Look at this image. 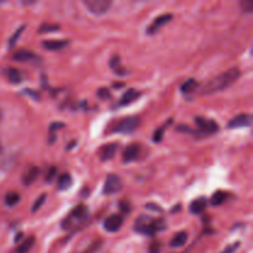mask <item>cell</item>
<instances>
[{
  "label": "cell",
  "mask_w": 253,
  "mask_h": 253,
  "mask_svg": "<svg viewBox=\"0 0 253 253\" xmlns=\"http://www.w3.org/2000/svg\"><path fill=\"white\" fill-rule=\"evenodd\" d=\"M207 205H208V202L205 198H198V199H195L194 202L190 203V207H189V210L192 214H202V212L205 211V209H207Z\"/></svg>",
  "instance_id": "obj_15"
},
{
  "label": "cell",
  "mask_w": 253,
  "mask_h": 253,
  "mask_svg": "<svg viewBox=\"0 0 253 253\" xmlns=\"http://www.w3.org/2000/svg\"><path fill=\"white\" fill-rule=\"evenodd\" d=\"M72 184H73V179H72V175L69 173H63L58 178V182H57V187H58L59 190L69 189Z\"/></svg>",
  "instance_id": "obj_21"
},
{
  "label": "cell",
  "mask_w": 253,
  "mask_h": 253,
  "mask_svg": "<svg viewBox=\"0 0 253 253\" xmlns=\"http://www.w3.org/2000/svg\"><path fill=\"white\" fill-rule=\"evenodd\" d=\"M165 229L166 222L163 220H155L150 216H140L135 224L136 231L147 236H155L158 231Z\"/></svg>",
  "instance_id": "obj_2"
},
{
  "label": "cell",
  "mask_w": 253,
  "mask_h": 253,
  "mask_svg": "<svg viewBox=\"0 0 253 253\" xmlns=\"http://www.w3.org/2000/svg\"><path fill=\"white\" fill-rule=\"evenodd\" d=\"M12 59L16 62H32V63H36V62L41 61L39 56L34 52H31L30 49H19L14 53L12 56Z\"/></svg>",
  "instance_id": "obj_10"
},
{
  "label": "cell",
  "mask_w": 253,
  "mask_h": 253,
  "mask_svg": "<svg viewBox=\"0 0 253 253\" xmlns=\"http://www.w3.org/2000/svg\"><path fill=\"white\" fill-rule=\"evenodd\" d=\"M25 93L30 94V95H31L32 98H35V100H39V99H40V94H39V93H35V91L30 90V89H27V90H25Z\"/></svg>",
  "instance_id": "obj_38"
},
{
  "label": "cell",
  "mask_w": 253,
  "mask_h": 253,
  "mask_svg": "<svg viewBox=\"0 0 253 253\" xmlns=\"http://www.w3.org/2000/svg\"><path fill=\"white\" fill-rule=\"evenodd\" d=\"M146 208L150 210H155V211H157V212H162V209H161V208L156 204H151V203H148V204L146 205Z\"/></svg>",
  "instance_id": "obj_37"
},
{
  "label": "cell",
  "mask_w": 253,
  "mask_h": 253,
  "mask_svg": "<svg viewBox=\"0 0 253 253\" xmlns=\"http://www.w3.org/2000/svg\"><path fill=\"white\" fill-rule=\"evenodd\" d=\"M1 118H2V114H1V110H0V121H1Z\"/></svg>",
  "instance_id": "obj_39"
},
{
  "label": "cell",
  "mask_w": 253,
  "mask_h": 253,
  "mask_svg": "<svg viewBox=\"0 0 253 253\" xmlns=\"http://www.w3.org/2000/svg\"><path fill=\"white\" fill-rule=\"evenodd\" d=\"M188 241V234L185 231H180L178 234H175L173 236V239L170 240L169 246L173 247V249H177V247H182L187 244Z\"/></svg>",
  "instance_id": "obj_18"
},
{
  "label": "cell",
  "mask_w": 253,
  "mask_h": 253,
  "mask_svg": "<svg viewBox=\"0 0 253 253\" xmlns=\"http://www.w3.org/2000/svg\"><path fill=\"white\" fill-rule=\"evenodd\" d=\"M141 147L137 143H131V145L126 146V148L124 150L123 153V162L124 163H131L135 162L138 158V155H140Z\"/></svg>",
  "instance_id": "obj_12"
},
{
  "label": "cell",
  "mask_w": 253,
  "mask_h": 253,
  "mask_svg": "<svg viewBox=\"0 0 253 253\" xmlns=\"http://www.w3.org/2000/svg\"><path fill=\"white\" fill-rule=\"evenodd\" d=\"M161 251V242L155 241L151 244L150 246V253H160Z\"/></svg>",
  "instance_id": "obj_35"
},
{
  "label": "cell",
  "mask_w": 253,
  "mask_h": 253,
  "mask_svg": "<svg viewBox=\"0 0 253 253\" xmlns=\"http://www.w3.org/2000/svg\"><path fill=\"white\" fill-rule=\"evenodd\" d=\"M19 202H20V195L15 192L7 193L6 197H5V204L10 208L15 207Z\"/></svg>",
  "instance_id": "obj_25"
},
{
  "label": "cell",
  "mask_w": 253,
  "mask_h": 253,
  "mask_svg": "<svg viewBox=\"0 0 253 253\" xmlns=\"http://www.w3.org/2000/svg\"><path fill=\"white\" fill-rule=\"evenodd\" d=\"M110 67H111V69H113L114 73L118 74V76H125V74H127L126 69L124 68L123 66H121L120 58H119V56H115V57H113V58H111Z\"/></svg>",
  "instance_id": "obj_22"
},
{
  "label": "cell",
  "mask_w": 253,
  "mask_h": 253,
  "mask_svg": "<svg viewBox=\"0 0 253 253\" xmlns=\"http://www.w3.org/2000/svg\"><path fill=\"white\" fill-rule=\"evenodd\" d=\"M86 216H88V209H86V207L79 205V207H77L76 209L71 212V215L64 220L63 229H69V227L73 225L74 221H83V220L86 219Z\"/></svg>",
  "instance_id": "obj_6"
},
{
  "label": "cell",
  "mask_w": 253,
  "mask_h": 253,
  "mask_svg": "<svg viewBox=\"0 0 253 253\" xmlns=\"http://www.w3.org/2000/svg\"><path fill=\"white\" fill-rule=\"evenodd\" d=\"M121 189H123V180H121V178L116 174H109L106 177L105 183H104V194H118L119 192H121Z\"/></svg>",
  "instance_id": "obj_5"
},
{
  "label": "cell",
  "mask_w": 253,
  "mask_h": 253,
  "mask_svg": "<svg viewBox=\"0 0 253 253\" xmlns=\"http://www.w3.org/2000/svg\"><path fill=\"white\" fill-rule=\"evenodd\" d=\"M240 6H241L242 11L253 12V1L251 0H244V1L240 2Z\"/></svg>",
  "instance_id": "obj_31"
},
{
  "label": "cell",
  "mask_w": 253,
  "mask_h": 253,
  "mask_svg": "<svg viewBox=\"0 0 253 253\" xmlns=\"http://www.w3.org/2000/svg\"><path fill=\"white\" fill-rule=\"evenodd\" d=\"M239 246H240V242H235V244L230 245V246L227 247V249L225 250V251L222 253H235V252H236V250L239 249Z\"/></svg>",
  "instance_id": "obj_36"
},
{
  "label": "cell",
  "mask_w": 253,
  "mask_h": 253,
  "mask_svg": "<svg viewBox=\"0 0 253 253\" xmlns=\"http://www.w3.org/2000/svg\"><path fill=\"white\" fill-rule=\"evenodd\" d=\"M39 174H40L39 168L30 167L29 169L24 173V175H22V183H24V185H27V187H29V185H31L32 183L37 179Z\"/></svg>",
  "instance_id": "obj_16"
},
{
  "label": "cell",
  "mask_w": 253,
  "mask_h": 253,
  "mask_svg": "<svg viewBox=\"0 0 253 253\" xmlns=\"http://www.w3.org/2000/svg\"><path fill=\"white\" fill-rule=\"evenodd\" d=\"M195 124L199 127V131L205 135H212V133L217 132L219 131V125L217 123H215L214 120H210V119H205V118H195Z\"/></svg>",
  "instance_id": "obj_7"
},
{
  "label": "cell",
  "mask_w": 253,
  "mask_h": 253,
  "mask_svg": "<svg viewBox=\"0 0 253 253\" xmlns=\"http://www.w3.org/2000/svg\"><path fill=\"white\" fill-rule=\"evenodd\" d=\"M46 198H47V195H46V194H41V195H40V197L37 198L36 202H35L34 204H32L31 212H36V211H39L40 208H41L42 205H43V203H44V200H46Z\"/></svg>",
  "instance_id": "obj_28"
},
{
  "label": "cell",
  "mask_w": 253,
  "mask_h": 253,
  "mask_svg": "<svg viewBox=\"0 0 253 253\" xmlns=\"http://www.w3.org/2000/svg\"><path fill=\"white\" fill-rule=\"evenodd\" d=\"M59 26L58 25H52V24H42L39 27L40 34H46V32H56L58 31Z\"/></svg>",
  "instance_id": "obj_27"
},
{
  "label": "cell",
  "mask_w": 253,
  "mask_h": 253,
  "mask_svg": "<svg viewBox=\"0 0 253 253\" xmlns=\"http://www.w3.org/2000/svg\"><path fill=\"white\" fill-rule=\"evenodd\" d=\"M34 245H35V237L34 236L26 237V240H24V242L17 246V249L15 250V253H29L32 250V247H34Z\"/></svg>",
  "instance_id": "obj_20"
},
{
  "label": "cell",
  "mask_w": 253,
  "mask_h": 253,
  "mask_svg": "<svg viewBox=\"0 0 253 253\" xmlns=\"http://www.w3.org/2000/svg\"><path fill=\"white\" fill-rule=\"evenodd\" d=\"M83 4L90 14L100 16L109 11L113 2L110 0H84Z\"/></svg>",
  "instance_id": "obj_4"
},
{
  "label": "cell",
  "mask_w": 253,
  "mask_h": 253,
  "mask_svg": "<svg viewBox=\"0 0 253 253\" xmlns=\"http://www.w3.org/2000/svg\"><path fill=\"white\" fill-rule=\"evenodd\" d=\"M24 29H25V26L19 27V29L16 30V32H15V34L12 35L11 39H10V41H9V46H10V47H12L15 43H16L17 40H19V37H20V35H21L22 31H24Z\"/></svg>",
  "instance_id": "obj_32"
},
{
  "label": "cell",
  "mask_w": 253,
  "mask_h": 253,
  "mask_svg": "<svg viewBox=\"0 0 253 253\" xmlns=\"http://www.w3.org/2000/svg\"><path fill=\"white\" fill-rule=\"evenodd\" d=\"M69 43V41L67 40H46V41L42 42V46L47 49V51H61L63 49L67 44Z\"/></svg>",
  "instance_id": "obj_14"
},
{
  "label": "cell",
  "mask_w": 253,
  "mask_h": 253,
  "mask_svg": "<svg viewBox=\"0 0 253 253\" xmlns=\"http://www.w3.org/2000/svg\"><path fill=\"white\" fill-rule=\"evenodd\" d=\"M101 247H103V240H94L83 253H98L101 250Z\"/></svg>",
  "instance_id": "obj_26"
},
{
  "label": "cell",
  "mask_w": 253,
  "mask_h": 253,
  "mask_svg": "<svg viewBox=\"0 0 253 253\" xmlns=\"http://www.w3.org/2000/svg\"><path fill=\"white\" fill-rule=\"evenodd\" d=\"M124 224V217L121 215H110L104 221V230L108 232H116L121 229Z\"/></svg>",
  "instance_id": "obj_11"
},
{
  "label": "cell",
  "mask_w": 253,
  "mask_h": 253,
  "mask_svg": "<svg viewBox=\"0 0 253 253\" xmlns=\"http://www.w3.org/2000/svg\"><path fill=\"white\" fill-rule=\"evenodd\" d=\"M240 76H241V72L236 67L227 69L226 72L214 77L207 84H204L203 89L200 90V94L202 95H211V94L217 93V91L225 90L234 83H236Z\"/></svg>",
  "instance_id": "obj_1"
},
{
  "label": "cell",
  "mask_w": 253,
  "mask_h": 253,
  "mask_svg": "<svg viewBox=\"0 0 253 253\" xmlns=\"http://www.w3.org/2000/svg\"><path fill=\"white\" fill-rule=\"evenodd\" d=\"M119 207H120L121 211L125 212V214H128V212L131 211V203L128 202V200H123V202H120Z\"/></svg>",
  "instance_id": "obj_34"
},
{
  "label": "cell",
  "mask_w": 253,
  "mask_h": 253,
  "mask_svg": "<svg viewBox=\"0 0 253 253\" xmlns=\"http://www.w3.org/2000/svg\"><path fill=\"white\" fill-rule=\"evenodd\" d=\"M165 131H166V125L158 128V130L153 133V142H161L163 138V133H165Z\"/></svg>",
  "instance_id": "obj_33"
},
{
  "label": "cell",
  "mask_w": 253,
  "mask_h": 253,
  "mask_svg": "<svg viewBox=\"0 0 253 253\" xmlns=\"http://www.w3.org/2000/svg\"><path fill=\"white\" fill-rule=\"evenodd\" d=\"M173 15L172 14H163L161 16L156 17L155 20L152 21V24L147 27V34L148 35H155L160 31V29L165 25H167L168 22L172 21Z\"/></svg>",
  "instance_id": "obj_8"
},
{
  "label": "cell",
  "mask_w": 253,
  "mask_h": 253,
  "mask_svg": "<svg viewBox=\"0 0 253 253\" xmlns=\"http://www.w3.org/2000/svg\"><path fill=\"white\" fill-rule=\"evenodd\" d=\"M252 116L250 114H240L229 121V128H241L251 126Z\"/></svg>",
  "instance_id": "obj_9"
},
{
  "label": "cell",
  "mask_w": 253,
  "mask_h": 253,
  "mask_svg": "<svg viewBox=\"0 0 253 253\" xmlns=\"http://www.w3.org/2000/svg\"><path fill=\"white\" fill-rule=\"evenodd\" d=\"M140 95H141V93L138 90H136V89H133V88L128 89V90H126L125 94L121 96L120 105H128V104H131L132 101H135Z\"/></svg>",
  "instance_id": "obj_17"
},
{
  "label": "cell",
  "mask_w": 253,
  "mask_h": 253,
  "mask_svg": "<svg viewBox=\"0 0 253 253\" xmlns=\"http://www.w3.org/2000/svg\"><path fill=\"white\" fill-rule=\"evenodd\" d=\"M225 199H226V194L224 192H221V190H217V192H215L212 194L210 203H211L212 207H220L225 202Z\"/></svg>",
  "instance_id": "obj_24"
},
{
  "label": "cell",
  "mask_w": 253,
  "mask_h": 253,
  "mask_svg": "<svg viewBox=\"0 0 253 253\" xmlns=\"http://www.w3.org/2000/svg\"><path fill=\"white\" fill-rule=\"evenodd\" d=\"M118 143H108V145L103 146L100 150V160L103 162H108V161L113 160L116 151H118Z\"/></svg>",
  "instance_id": "obj_13"
},
{
  "label": "cell",
  "mask_w": 253,
  "mask_h": 253,
  "mask_svg": "<svg viewBox=\"0 0 253 253\" xmlns=\"http://www.w3.org/2000/svg\"><path fill=\"white\" fill-rule=\"evenodd\" d=\"M198 86H199V83H198L195 79L192 78V79H188L187 82H184V83L182 84L180 90H182L183 94H190L194 90H197Z\"/></svg>",
  "instance_id": "obj_23"
},
{
  "label": "cell",
  "mask_w": 253,
  "mask_h": 253,
  "mask_svg": "<svg viewBox=\"0 0 253 253\" xmlns=\"http://www.w3.org/2000/svg\"><path fill=\"white\" fill-rule=\"evenodd\" d=\"M56 175H57V168L51 167L48 169V172L46 173V178H44V180H46L47 183H52L54 179H56Z\"/></svg>",
  "instance_id": "obj_30"
},
{
  "label": "cell",
  "mask_w": 253,
  "mask_h": 253,
  "mask_svg": "<svg viewBox=\"0 0 253 253\" xmlns=\"http://www.w3.org/2000/svg\"><path fill=\"white\" fill-rule=\"evenodd\" d=\"M138 125H140V119L137 116H127V118L121 119L115 124L113 132L128 135V133H132L138 127Z\"/></svg>",
  "instance_id": "obj_3"
},
{
  "label": "cell",
  "mask_w": 253,
  "mask_h": 253,
  "mask_svg": "<svg viewBox=\"0 0 253 253\" xmlns=\"http://www.w3.org/2000/svg\"><path fill=\"white\" fill-rule=\"evenodd\" d=\"M6 76H7V79H9L10 83H12V84H19V83H21V82H24V73L16 68L7 69Z\"/></svg>",
  "instance_id": "obj_19"
},
{
  "label": "cell",
  "mask_w": 253,
  "mask_h": 253,
  "mask_svg": "<svg viewBox=\"0 0 253 253\" xmlns=\"http://www.w3.org/2000/svg\"><path fill=\"white\" fill-rule=\"evenodd\" d=\"M96 95L101 99V100H108V99H111V93L108 88H100L96 93Z\"/></svg>",
  "instance_id": "obj_29"
}]
</instances>
